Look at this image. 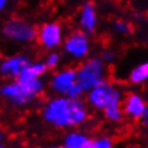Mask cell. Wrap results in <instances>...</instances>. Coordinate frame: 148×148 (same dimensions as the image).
<instances>
[{
  "label": "cell",
  "instance_id": "25",
  "mask_svg": "<svg viewBox=\"0 0 148 148\" xmlns=\"http://www.w3.org/2000/svg\"><path fill=\"white\" fill-rule=\"evenodd\" d=\"M128 148H139L138 146H136V144H133V146H129Z\"/></svg>",
  "mask_w": 148,
  "mask_h": 148
},
{
  "label": "cell",
  "instance_id": "4",
  "mask_svg": "<svg viewBox=\"0 0 148 148\" xmlns=\"http://www.w3.org/2000/svg\"><path fill=\"white\" fill-rule=\"evenodd\" d=\"M118 97H123L122 92L110 80L106 79L87 92V103L93 109L103 112Z\"/></svg>",
  "mask_w": 148,
  "mask_h": 148
},
{
  "label": "cell",
  "instance_id": "26",
  "mask_svg": "<svg viewBox=\"0 0 148 148\" xmlns=\"http://www.w3.org/2000/svg\"><path fill=\"white\" fill-rule=\"evenodd\" d=\"M0 148H5V146H3V144L0 143Z\"/></svg>",
  "mask_w": 148,
  "mask_h": 148
},
{
  "label": "cell",
  "instance_id": "6",
  "mask_svg": "<svg viewBox=\"0 0 148 148\" xmlns=\"http://www.w3.org/2000/svg\"><path fill=\"white\" fill-rule=\"evenodd\" d=\"M63 27L58 21L44 23L38 29V44L44 49H55L64 42L63 40Z\"/></svg>",
  "mask_w": 148,
  "mask_h": 148
},
{
  "label": "cell",
  "instance_id": "11",
  "mask_svg": "<svg viewBox=\"0 0 148 148\" xmlns=\"http://www.w3.org/2000/svg\"><path fill=\"white\" fill-rule=\"evenodd\" d=\"M98 24L97 19V10L95 5L92 1H87L80 9L79 15V25L87 34H92L95 32Z\"/></svg>",
  "mask_w": 148,
  "mask_h": 148
},
{
  "label": "cell",
  "instance_id": "18",
  "mask_svg": "<svg viewBox=\"0 0 148 148\" xmlns=\"http://www.w3.org/2000/svg\"><path fill=\"white\" fill-rule=\"evenodd\" d=\"M83 93H84V90L82 89V87H80L78 83H75L68 89V92L65 93V97L72 98V99H80Z\"/></svg>",
  "mask_w": 148,
  "mask_h": 148
},
{
  "label": "cell",
  "instance_id": "23",
  "mask_svg": "<svg viewBox=\"0 0 148 148\" xmlns=\"http://www.w3.org/2000/svg\"><path fill=\"white\" fill-rule=\"evenodd\" d=\"M3 139H4V132H3V129L0 128V143L3 142Z\"/></svg>",
  "mask_w": 148,
  "mask_h": 148
},
{
  "label": "cell",
  "instance_id": "12",
  "mask_svg": "<svg viewBox=\"0 0 148 148\" xmlns=\"http://www.w3.org/2000/svg\"><path fill=\"white\" fill-rule=\"evenodd\" d=\"M122 102H123V97H118L103 110L104 118L110 123H121L123 121V118L125 117Z\"/></svg>",
  "mask_w": 148,
  "mask_h": 148
},
{
  "label": "cell",
  "instance_id": "3",
  "mask_svg": "<svg viewBox=\"0 0 148 148\" xmlns=\"http://www.w3.org/2000/svg\"><path fill=\"white\" fill-rule=\"evenodd\" d=\"M1 34L15 43H30L38 36V29L28 20L15 16L10 18L3 24Z\"/></svg>",
  "mask_w": 148,
  "mask_h": 148
},
{
  "label": "cell",
  "instance_id": "7",
  "mask_svg": "<svg viewBox=\"0 0 148 148\" xmlns=\"http://www.w3.org/2000/svg\"><path fill=\"white\" fill-rule=\"evenodd\" d=\"M32 63L30 57L25 54H15L0 63V75L9 79H16L28 64Z\"/></svg>",
  "mask_w": 148,
  "mask_h": 148
},
{
  "label": "cell",
  "instance_id": "22",
  "mask_svg": "<svg viewBox=\"0 0 148 148\" xmlns=\"http://www.w3.org/2000/svg\"><path fill=\"white\" fill-rule=\"evenodd\" d=\"M6 3H8V0H0V12H1V10L5 8Z\"/></svg>",
  "mask_w": 148,
  "mask_h": 148
},
{
  "label": "cell",
  "instance_id": "14",
  "mask_svg": "<svg viewBox=\"0 0 148 148\" xmlns=\"http://www.w3.org/2000/svg\"><path fill=\"white\" fill-rule=\"evenodd\" d=\"M128 82L132 86H142L148 82V60L133 66L128 74Z\"/></svg>",
  "mask_w": 148,
  "mask_h": 148
},
{
  "label": "cell",
  "instance_id": "8",
  "mask_svg": "<svg viewBox=\"0 0 148 148\" xmlns=\"http://www.w3.org/2000/svg\"><path fill=\"white\" fill-rule=\"evenodd\" d=\"M122 106H123L124 116L132 121H139L143 113L146 112V109L148 108L146 98L136 92H132V93H128L125 95L123 98V102H122Z\"/></svg>",
  "mask_w": 148,
  "mask_h": 148
},
{
  "label": "cell",
  "instance_id": "10",
  "mask_svg": "<svg viewBox=\"0 0 148 148\" xmlns=\"http://www.w3.org/2000/svg\"><path fill=\"white\" fill-rule=\"evenodd\" d=\"M0 97L16 107H23L29 104V101L25 97L18 79H14L13 82H8L0 86Z\"/></svg>",
  "mask_w": 148,
  "mask_h": 148
},
{
  "label": "cell",
  "instance_id": "20",
  "mask_svg": "<svg viewBox=\"0 0 148 148\" xmlns=\"http://www.w3.org/2000/svg\"><path fill=\"white\" fill-rule=\"evenodd\" d=\"M101 58L108 64V63H112V62L116 60V54H114V51H112V50H104L102 53Z\"/></svg>",
  "mask_w": 148,
  "mask_h": 148
},
{
  "label": "cell",
  "instance_id": "2",
  "mask_svg": "<svg viewBox=\"0 0 148 148\" xmlns=\"http://www.w3.org/2000/svg\"><path fill=\"white\" fill-rule=\"evenodd\" d=\"M107 63L101 57H93L84 60L77 69V83L84 92H89L107 79Z\"/></svg>",
  "mask_w": 148,
  "mask_h": 148
},
{
  "label": "cell",
  "instance_id": "19",
  "mask_svg": "<svg viewBox=\"0 0 148 148\" xmlns=\"http://www.w3.org/2000/svg\"><path fill=\"white\" fill-rule=\"evenodd\" d=\"M59 62H60V54L57 53V51H53V53H50L47 57L45 64L48 66V69H54V68L58 66Z\"/></svg>",
  "mask_w": 148,
  "mask_h": 148
},
{
  "label": "cell",
  "instance_id": "13",
  "mask_svg": "<svg viewBox=\"0 0 148 148\" xmlns=\"http://www.w3.org/2000/svg\"><path fill=\"white\" fill-rule=\"evenodd\" d=\"M92 140L87 134L82 132H69L64 137L65 148H89Z\"/></svg>",
  "mask_w": 148,
  "mask_h": 148
},
{
  "label": "cell",
  "instance_id": "5",
  "mask_svg": "<svg viewBox=\"0 0 148 148\" xmlns=\"http://www.w3.org/2000/svg\"><path fill=\"white\" fill-rule=\"evenodd\" d=\"M65 53L75 60H82L87 58L90 50L88 35L84 30H74L65 36L63 42Z\"/></svg>",
  "mask_w": 148,
  "mask_h": 148
},
{
  "label": "cell",
  "instance_id": "24",
  "mask_svg": "<svg viewBox=\"0 0 148 148\" xmlns=\"http://www.w3.org/2000/svg\"><path fill=\"white\" fill-rule=\"evenodd\" d=\"M49 148H65V146H64V144H63V146H59V144H57V146H51Z\"/></svg>",
  "mask_w": 148,
  "mask_h": 148
},
{
  "label": "cell",
  "instance_id": "1",
  "mask_svg": "<svg viewBox=\"0 0 148 148\" xmlns=\"http://www.w3.org/2000/svg\"><path fill=\"white\" fill-rule=\"evenodd\" d=\"M42 117L48 124L55 128H75L88 121L89 112L82 99L59 95L44 104Z\"/></svg>",
  "mask_w": 148,
  "mask_h": 148
},
{
  "label": "cell",
  "instance_id": "9",
  "mask_svg": "<svg viewBox=\"0 0 148 148\" xmlns=\"http://www.w3.org/2000/svg\"><path fill=\"white\" fill-rule=\"evenodd\" d=\"M75 83H77V69L69 66V68H65L54 74L50 80V88L55 93L65 95L69 88Z\"/></svg>",
  "mask_w": 148,
  "mask_h": 148
},
{
  "label": "cell",
  "instance_id": "17",
  "mask_svg": "<svg viewBox=\"0 0 148 148\" xmlns=\"http://www.w3.org/2000/svg\"><path fill=\"white\" fill-rule=\"evenodd\" d=\"M113 28L117 33H119L122 35H128V34H131L133 30L131 23H128V21H125V20H116L113 24Z\"/></svg>",
  "mask_w": 148,
  "mask_h": 148
},
{
  "label": "cell",
  "instance_id": "15",
  "mask_svg": "<svg viewBox=\"0 0 148 148\" xmlns=\"http://www.w3.org/2000/svg\"><path fill=\"white\" fill-rule=\"evenodd\" d=\"M48 66L44 62H36V63H30L24 68L21 72L19 78L23 79H38L42 78L44 74L47 73Z\"/></svg>",
  "mask_w": 148,
  "mask_h": 148
},
{
  "label": "cell",
  "instance_id": "21",
  "mask_svg": "<svg viewBox=\"0 0 148 148\" xmlns=\"http://www.w3.org/2000/svg\"><path fill=\"white\" fill-rule=\"evenodd\" d=\"M139 122H140V124H142L143 127H147L148 128V108L146 109V112L143 113V116L139 119Z\"/></svg>",
  "mask_w": 148,
  "mask_h": 148
},
{
  "label": "cell",
  "instance_id": "16",
  "mask_svg": "<svg viewBox=\"0 0 148 148\" xmlns=\"http://www.w3.org/2000/svg\"><path fill=\"white\" fill-rule=\"evenodd\" d=\"M89 148H114V142L108 136H101L92 140Z\"/></svg>",
  "mask_w": 148,
  "mask_h": 148
}]
</instances>
